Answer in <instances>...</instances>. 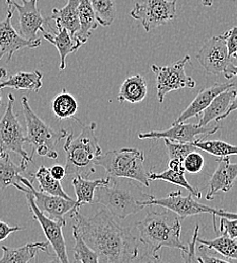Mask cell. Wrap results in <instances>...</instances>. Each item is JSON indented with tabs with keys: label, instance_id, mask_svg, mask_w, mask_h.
<instances>
[{
	"label": "cell",
	"instance_id": "6da1fadb",
	"mask_svg": "<svg viewBox=\"0 0 237 263\" xmlns=\"http://www.w3.org/2000/svg\"><path fill=\"white\" fill-rule=\"evenodd\" d=\"M70 218L75 221L72 230L97 253L100 263H132L137 259L138 238L117 223L107 210H100L93 217L75 212Z\"/></svg>",
	"mask_w": 237,
	"mask_h": 263
},
{
	"label": "cell",
	"instance_id": "7a4b0ae2",
	"mask_svg": "<svg viewBox=\"0 0 237 263\" xmlns=\"http://www.w3.org/2000/svg\"><path fill=\"white\" fill-rule=\"evenodd\" d=\"M140 184L129 178L108 177L105 184L96 190L95 203L102 204L115 218L127 219L140 213L146 202L154 198L144 193Z\"/></svg>",
	"mask_w": 237,
	"mask_h": 263
},
{
	"label": "cell",
	"instance_id": "3957f363",
	"mask_svg": "<svg viewBox=\"0 0 237 263\" xmlns=\"http://www.w3.org/2000/svg\"><path fill=\"white\" fill-rule=\"evenodd\" d=\"M138 231V240L148 246L150 251L156 252L163 247L174 248L186 251L188 245H185L180 239L181 226L178 217L170 212H149L135 225Z\"/></svg>",
	"mask_w": 237,
	"mask_h": 263
},
{
	"label": "cell",
	"instance_id": "277c9868",
	"mask_svg": "<svg viewBox=\"0 0 237 263\" xmlns=\"http://www.w3.org/2000/svg\"><path fill=\"white\" fill-rule=\"evenodd\" d=\"M98 125L92 123L83 127L80 134L74 137L68 134L64 144L66 153L65 171L68 176H81L87 178L96 172V160L102 155L98 137L96 135Z\"/></svg>",
	"mask_w": 237,
	"mask_h": 263
},
{
	"label": "cell",
	"instance_id": "5b68a950",
	"mask_svg": "<svg viewBox=\"0 0 237 263\" xmlns=\"http://www.w3.org/2000/svg\"><path fill=\"white\" fill-rule=\"evenodd\" d=\"M22 106L27 126L26 143L33 147L32 154H30L31 158L34 160V154H38L39 156L56 159L58 157L56 146L67 137L68 132L64 129L56 131L48 126L34 114L26 96L22 98Z\"/></svg>",
	"mask_w": 237,
	"mask_h": 263
},
{
	"label": "cell",
	"instance_id": "8992f818",
	"mask_svg": "<svg viewBox=\"0 0 237 263\" xmlns=\"http://www.w3.org/2000/svg\"><path fill=\"white\" fill-rule=\"evenodd\" d=\"M144 160L143 151L136 148H123L102 154L96 160V166L102 167L108 177L133 179L148 187L150 180L144 167Z\"/></svg>",
	"mask_w": 237,
	"mask_h": 263
},
{
	"label": "cell",
	"instance_id": "52a82bcc",
	"mask_svg": "<svg viewBox=\"0 0 237 263\" xmlns=\"http://www.w3.org/2000/svg\"><path fill=\"white\" fill-rule=\"evenodd\" d=\"M14 103L15 99L13 95L9 93L5 111L0 120V158L5 157L9 153H14L20 155L23 160L30 163L34 160L24 149L26 135L20 123L19 115L13 110Z\"/></svg>",
	"mask_w": 237,
	"mask_h": 263
},
{
	"label": "cell",
	"instance_id": "ba28073f",
	"mask_svg": "<svg viewBox=\"0 0 237 263\" xmlns=\"http://www.w3.org/2000/svg\"><path fill=\"white\" fill-rule=\"evenodd\" d=\"M188 63H191L190 55H186L181 60L170 65H151V70L156 77V92L160 103L170 91L196 87V81L186 73L185 68Z\"/></svg>",
	"mask_w": 237,
	"mask_h": 263
},
{
	"label": "cell",
	"instance_id": "9c48e42d",
	"mask_svg": "<svg viewBox=\"0 0 237 263\" xmlns=\"http://www.w3.org/2000/svg\"><path fill=\"white\" fill-rule=\"evenodd\" d=\"M177 0H140L136 2L130 14L141 22L146 33L166 26L176 15Z\"/></svg>",
	"mask_w": 237,
	"mask_h": 263
},
{
	"label": "cell",
	"instance_id": "30bf717a",
	"mask_svg": "<svg viewBox=\"0 0 237 263\" xmlns=\"http://www.w3.org/2000/svg\"><path fill=\"white\" fill-rule=\"evenodd\" d=\"M25 194H26L30 212L33 216V220L37 221L41 225L42 230L48 240V243L53 247V250L55 251L56 256L59 258L61 263H70L68 258L66 243H65V239L62 231L63 227L66 225V223L51 220L50 218L45 216L37 208L33 196L28 187H26Z\"/></svg>",
	"mask_w": 237,
	"mask_h": 263
},
{
	"label": "cell",
	"instance_id": "8fae6325",
	"mask_svg": "<svg viewBox=\"0 0 237 263\" xmlns=\"http://www.w3.org/2000/svg\"><path fill=\"white\" fill-rule=\"evenodd\" d=\"M38 0H6L9 8L19 12L20 34L29 41L38 40V33H44V26H48L49 18H45L38 8Z\"/></svg>",
	"mask_w": 237,
	"mask_h": 263
},
{
	"label": "cell",
	"instance_id": "7c38bea8",
	"mask_svg": "<svg viewBox=\"0 0 237 263\" xmlns=\"http://www.w3.org/2000/svg\"><path fill=\"white\" fill-rule=\"evenodd\" d=\"M196 58L207 73L214 75L223 73L227 65L231 63L224 35H216L206 41Z\"/></svg>",
	"mask_w": 237,
	"mask_h": 263
},
{
	"label": "cell",
	"instance_id": "4fadbf2b",
	"mask_svg": "<svg viewBox=\"0 0 237 263\" xmlns=\"http://www.w3.org/2000/svg\"><path fill=\"white\" fill-rule=\"evenodd\" d=\"M21 182L22 184H24V186L30 190L37 208L45 216H47L51 220L66 223V220L64 217L65 215H67L68 213H71V211L73 210L75 200L66 199L64 197L52 196V195L39 192L34 190L33 179L30 180L28 178L22 177Z\"/></svg>",
	"mask_w": 237,
	"mask_h": 263
},
{
	"label": "cell",
	"instance_id": "5bb4252c",
	"mask_svg": "<svg viewBox=\"0 0 237 263\" xmlns=\"http://www.w3.org/2000/svg\"><path fill=\"white\" fill-rule=\"evenodd\" d=\"M220 128L219 126L216 127H199L198 125L194 124H174L170 127V129L165 131H151L147 133H140L138 134L139 139H168L172 142L177 143H194L198 138V136L205 135H213L218 131Z\"/></svg>",
	"mask_w": 237,
	"mask_h": 263
},
{
	"label": "cell",
	"instance_id": "9a60e30c",
	"mask_svg": "<svg viewBox=\"0 0 237 263\" xmlns=\"http://www.w3.org/2000/svg\"><path fill=\"white\" fill-rule=\"evenodd\" d=\"M147 205H159L174 213L178 218L185 220L200 214H208V206L198 202L193 195L184 197L180 191H175L161 198H153L146 202Z\"/></svg>",
	"mask_w": 237,
	"mask_h": 263
},
{
	"label": "cell",
	"instance_id": "2e32d148",
	"mask_svg": "<svg viewBox=\"0 0 237 263\" xmlns=\"http://www.w3.org/2000/svg\"><path fill=\"white\" fill-rule=\"evenodd\" d=\"M12 15V9L9 8L5 18L0 22V59L4 55H7L6 62H9L12 59L13 54L22 49H34L41 46V39L35 41L26 40L13 29L11 25Z\"/></svg>",
	"mask_w": 237,
	"mask_h": 263
},
{
	"label": "cell",
	"instance_id": "e0dca14e",
	"mask_svg": "<svg viewBox=\"0 0 237 263\" xmlns=\"http://www.w3.org/2000/svg\"><path fill=\"white\" fill-rule=\"evenodd\" d=\"M237 179V163H231L229 157L218 159V166L210 178L206 199L211 201L215 196L222 193H229Z\"/></svg>",
	"mask_w": 237,
	"mask_h": 263
},
{
	"label": "cell",
	"instance_id": "ac0fdd59",
	"mask_svg": "<svg viewBox=\"0 0 237 263\" xmlns=\"http://www.w3.org/2000/svg\"><path fill=\"white\" fill-rule=\"evenodd\" d=\"M233 82H226V83H215L214 85L202 89L195 99L190 103V105L180 114V116L175 120L174 124H181L186 123L192 118L199 117L204 110L210 105L219 93L225 91L226 89L234 87Z\"/></svg>",
	"mask_w": 237,
	"mask_h": 263
},
{
	"label": "cell",
	"instance_id": "d6986e66",
	"mask_svg": "<svg viewBox=\"0 0 237 263\" xmlns=\"http://www.w3.org/2000/svg\"><path fill=\"white\" fill-rule=\"evenodd\" d=\"M49 245L48 242H34L16 248L2 246L1 249L3 253L0 257V263H30L39 251H44L49 254Z\"/></svg>",
	"mask_w": 237,
	"mask_h": 263
},
{
	"label": "cell",
	"instance_id": "ffe728a7",
	"mask_svg": "<svg viewBox=\"0 0 237 263\" xmlns=\"http://www.w3.org/2000/svg\"><path fill=\"white\" fill-rule=\"evenodd\" d=\"M28 162L22 159L21 164H14L9 156L0 158V190L4 191L9 186H14L19 191L25 193L26 186H22L21 173L28 168Z\"/></svg>",
	"mask_w": 237,
	"mask_h": 263
},
{
	"label": "cell",
	"instance_id": "44dd1931",
	"mask_svg": "<svg viewBox=\"0 0 237 263\" xmlns=\"http://www.w3.org/2000/svg\"><path fill=\"white\" fill-rule=\"evenodd\" d=\"M107 180H108V177H105L102 179H97V180H88L78 175L74 176L72 179V185L74 187V192L77 199L75 201L74 208L71 211L70 215H72L75 212H79V209L83 204L95 203L96 190L100 185L105 184Z\"/></svg>",
	"mask_w": 237,
	"mask_h": 263
},
{
	"label": "cell",
	"instance_id": "7402d4cb",
	"mask_svg": "<svg viewBox=\"0 0 237 263\" xmlns=\"http://www.w3.org/2000/svg\"><path fill=\"white\" fill-rule=\"evenodd\" d=\"M58 33L53 34L51 33H44V39L49 43L53 44L60 55V70L66 68V58L69 54L75 53L82 46V44L75 37L72 36L66 29L57 28Z\"/></svg>",
	"mask_w": 237,
	"mask_h": 263
},
{
	"label": "cell",
	"instance_id": "603a6c76",
	"mask_svg": "<svg viewBox=\"0 0 237 263\" xmlns=\"http://www.w3.org/2000/svg\"><path fill=\"white\" fill-rule=\"evenodd\" d=\"M80 0H67V3L62 8H53L52 15L49 20H53L56 23L57 28L66 29L72 36L79 30V17L78 6Z\"/></svg>",
	"mask_w": 237,
	"mask_h": 263
},
{
	"label": "cell",
	"instance_id": "cb8c5ba5",
	"mask_svg": "<svg viewBox=\"0 0 237 263\" xmlns=\"http://www.w3.org/2000/svg\"><path fill=\"white\" fill-rule=\"evenodd\" d=\"M43 74L34 70L32 72H17L11 75L5 81L0 82V89L13 88L17 90H30L38 92L42 85Z\"/></svg>",
	"mask_w": 237,
	"mask_h": 263
},
{
	"label": "cell",
	"instance_id": "d4e9b609",
	"mask_svg": "<svg viewBox=\"0 0 237 263\" xmlns=\"http://www.w3.org/2000/svg\"><path fill=\"white\" fill-rule=\"evenodd\" d=\"M235 93L236 90L232 88L226 89L225 91L219 93L202 112V118L199 120L197 125L199 127H207L211 122L216 121V119L223 116L231 104Z\"/></svg>",
	"mask_w": 237,
	"mask_h": 263
},
{
	"label": "cell",
	"instance_id": "484cf974",
	"mask_svg": "<svg viewBox=\"0 0 237 263\" xmlns=\"http://www.w3.org/2000/svg\"><path fill=\"white\" fill-rule=\"evenodd\" d=\"M148 92L146 80L140 74H136L124 80L120 87L118 100L123 103L128 101L130 103H138L146 98Z\"/></svg>",
	"mask_w": 237,
	"mask_h": 263
},
{
	"label": "cell",
	"instance_id": "4316f807",
	"mask_svg": "<svg viewBox=\"0 0 237 263\" xmlns=\"http://www.w3.org/2000/svg\"><path fill=\"white\" fill-rule=\"evenodd\" d=\"M78 17L79 30L75 33V37L83 45L92 36V32L97 30L100 26L89 0H80L78 6Z\"/></svg>",
	"mask_w": 237,
	"mask_h": 263
},
{
	"label": "cell",
	"instance_id": "83f0119b",
	"mask_svg": "<svg viewBox=\"0 0 237 263\" xmlns=\"http://www.w3.org/2000/svg\"><path fill=\"white\" fill-rule=\"evenodd\" d=\"M213 240H204L198 237L197 242L208 250H215L222 256L237 260V239L229 237L225 232Z\"/></svg>",
	"mask_w": 237,
	"mask_h": 263
},
{
	"label": "cell",
	"instance_id": "f1b7e54d",
	"mask_svg": "<svg viewBox=\"0 0 237 263\" xmlns=\"http://www.w3.org/2000/svg\"><path fill=\"white\" fill-rule=\"evenodd\" d=\"M52 110L54 116L59 120H76L75 115L78 110V103L75 98L68 93L66 89H62V91L55 97L52 101Z\"/></svg>",
	"mask_w": 237,
	"mask_h": 263
},
{
	"label": "cell",
	"instance_id": "f546056e",
	"mask_svg": "<svg viewBox=\"0 0 237 263\" xmlns=\"http://www.w3.org/2000/svg\"><path fill=\"white\" fill-rule=\"evenodd\" d=\"M34 179H37L40 185V192L48 194V195H52V196H57V197H64L66 199H72L71 197L68 196L67 194L64 192L61 182L57 179H55L51 173H50V169L45 167V166H41L39 167V169L37 170V172L31 175Z\"/></svg>",
	"mask_w": 237,
	"mask_h": 263
},
{
	"label": "cell",
	"instance_id": "4dcf8cb0",
	"mask_svg": "<svg viewBox=\"0 0 237 263\" xmlns=\"http://www.w3.org/2000/svg\"><path fill=\"white\" fill-rule=\"evenodd\" d=\"M192 144L199 150L220 158L237 155V146L221 140H203L199 138Z\"/></svg>",
	"mask_w": 237,
	"mask_h": 263
},
{
	"label": "cell",
	"instance_id": "1f68e13d",
	"mask_svg": "<svg viewBox=\"0 0 237 263\" xmlns=\"http://www.w3.org/2000/svg\"><path fill=\"white\" fill-rule=\"evenodd\" d=\"M148 178H149V180L168 181L170 183L186 189L188 192H190L191 195H193V197H196L197 198L202 197L201 192L198 189H195L194 186H192L187 181V179L185 177V173L177 172V171H174V170L169 168L168 170H165L160 173H155L153 171H150V172H148Z\"/></svg>",
	"mask_w": 237,
	"mask_h": 263
},
{
	"label": "cell",
	"instance_id": "d6a6232c",
	"mask_svg": "<svg viewBox=\"0 0 237 263\" xmlns=\"http://www.w3.org/2000/svg\"><path fill=\"white\" fill-rule=\"evenodd\" d=\"M97 21L102 27H110L115 21L116 5L114 0H89Z\"/></svg>",
	"mask_w": 237,
	"mask_h": 263
},
{
	"label": "cell",
	"instance_id": "836d02e7",
	"mask_svg": "<svg viewBox=\"0 0 237 263\" xmlns=\"http://www.w3.org/2000/svg\"><path fill=\"white\" fill-rule=\"evenodd\" d=\"M72 232L75 240V245L73 248L74 260L81 263H100L97 253L85 244L76 231L72 230Z\"/></svg>",
	"mask_w": 237,
	"mask_h": 263
},
{
	"label": "cell",
	"instance_id": "e575fe53",
	"mask_svg": "<svg viewBox=\"0 0 237 263\" xmlns=\"http://www.w3.org/2000/svg\"><path fill=\"white\" fill-rule=\"evenodd\" d=\"M165 143L168 149L170 159H177L184 161V159L192 152L198 151L199 149L190 143H177L165 139Z\"/></svg>",
	"mask_w": 237,
	"mask_h": 263
},
{
	"label": "cell",
	"instance_id": "d590c367",
	"mask_svg": "<svg viewBox=\"0 0 237 263\" xmlns=\"http://www.w3.org/2000/svg\"><path fill=\"white\" fill-rule=\"evenodd\" d=\"M199 232H200V225H196L192 240L189 242L188 249L186 251H181V256L184 258L185 263H202L200 257H197V248H196Z\"/></svg>",
	"mask_w": 237,
	"mask_h": 263
},
{
	"label": "cell",
	"instance_id": "8d00e7d4",
	"mask_svg": "<svg viewBox=\"0 0 237 263\" xmlns=\"http://www.w3.org/2000/svg\"><path fill=\"white\" fill-rule=\"evenodd\" d=\"M183 163H184L186 172L196 174L203 170L204 166H205V159L198 151H195V152L190 153L184 159Z\"/></svg>",
	"mask_w": 237,
	"mask_h": 263
},
{
	"label": "cell",
	"instance_id": "74e56055",
	"mask_svg": "<svg viewBox=\"0 0 237 263\" xmlns=\"http://www.w3.org/2000/svg\"><path fill=\"white\" fill-rule=\"evenodd\" d=\"M220 232H225L229 237L237 239V219H220Z\"/></svg>",
	"mask_w": 237,
	"mask_h": 263
},
{
	"label": "cell",
	"instance_id": "f35d334b",
	"mask_svg": "<svg viewBox=\"0 0 237 263\" xmlns=\"http://www.w3.org/2000/svg\"><path fill=\"white\" fill-rule=\"evenodd\" d=\"M225 41H226V45H227V49H228V55L230 57L233 56V54L237 51V28H232L231 30L225 32L223 33Z\"/></svg>",
	"mask_w": 237,
	"mask_h": 263
},
{
	"label": "cell",
	"instance_id": "ab89813d",
	"mask_svg": "<svg viewBox=\"0 0 237 263\" xmlns=\"http://www.w3.org/2000/svg\"><path fill=\"white\" fill-rule=\"evenodd\" d=\"M208 214H211L213 216V227L214 231L217 232V225H216V217H220V218H227V219H237V213L233 212H228L226 210H218L215 208H211L208 206Z\"/></svg>",
	"mask_w": 237,
	"mask_h": 263
},
{
	"label": "cell",
	"instance_id": "60d3db41",
	"mask_svg": "<svg viewBox=\"0 0 237 263\" xmlns=\"http://www.w3.org/2000/svg\"><path fill=\"white\" fill-rule=\"evenodd\" d=\"M24 230L23 227L20 226H15V227H10L8 224H6L5 222L0 220V242L4 241L10 234H12L13 232H17V231Z\"/></svg>",
	"mask_w": 237,
	"mask_h": 263
},
{
	"label": "cell",
	"instance_id": "b9f144b4",
	"mask_svg": "<svg viewBox=\"0 0 237 263\" xmlns=\"http://www.w3.org/2000/svg\"><path fill=\"white\" fill-rule=\"evenodd\" d=\"M49 169H50L51 175H52L55 179H57V180H59V181H61V180L66 176L65 168H64L63 166H61V165H54L53 167H51V168H49Z\"/></svg>",
	"mask_w": 237,
	"mask_h": 263
},
{
	"label": "cell",
	"instance_id": "7bdbcfd3",
	"mask_svg": "<svg viewBox=\"0 0 237 263\" xmlns=\"http://www.w3.org/2000/svg\"><path fill=\"white\" fill-rule=\"evenodd\" d=\"M140 263H167L165 262L161 257L159 255H157L156 252H152L149 251L148 253H146L145 255H143V257L141 258Z\"/></svg>",
	"mask_w": 237,
	"mask_h": 263
},
{
	"label": "cell",
	"instance_id": "ee69618b",
	"mask_svg": "<svg viewBox=\"0 0 237 263\" xmlns=\"http://www.w3.org/2000/svg\"><path fill=\"white\" fill-rule=\"evenodd\" d=\"M200 259L202 263H231L229 261H226V260H223V259H219L213 255H209L208 253L206 252H202L201 256H200Z\"/></svg>",
	"mask_w": 237,
	"mask_h": 263
},
{
	"label": "cell",
	"instance_id": "f6af8a7d",
	"mask_svg": "<svg viewBox=\"0 0 237 263\" xmlns=\"http://www.w3.org/2000/svg\"><path fill=\"white\" fill-rule=\"evenodd\" d=\"M223 74H224V76L227 80L232 79L234 76H237V66L234 65L232 62L229 63L227 67L225 68Z\"/></svg>",
	"mask_w": 237,
	"mask_h": 263
},
{
	"label": "cell",
	"instance_id": "bcb514c9",
	"mask_svg": "<svg viewBox=\"0 0 237 263\" xmlns=\"http://www.w3.org/2000/svg\"><path fill=\"white\" fill-rule=\"evenodd\" d=\"M169 167H170V169H172V170H174V171L181 172V173H186V170H185V167H184V163H183L181 160L170 159Z\"/></svg>",
	"mask_w": 237,
	"mask_h": 263
},
{
	"label": "cell",
	"instance_id": "7dc6e473",
	"mask_svg": "<svg viewBox=\"0 0 237 263\" xmlns=\"http://www.w3.org/2000/svg\"><path fill=\"white\" fill-rule=\"evenodd\" d=\"M234 110H237V91L236 93H235V97H234V99L232 100V102H231V104L229 105V107H228V109H227V111L223 115V116H221V117H219L218 119H216V121L215 122H221L222 120H224V119H226L232 111H234Z\"/></svg>",
	"mask_w": 237,
	"mask_h": 263
},
{
	"label": "cell",
	"instance_id": "c3c4849f",
	"mask_svg": "<svg viewBox=\"0 0 237 263\" xmlns=\"http://www.w3.org/2000/svg\"><path fill=\"white\" fill-rule=\"evenodd\" d=\"M6 75H7V71H6L4 68H1V69H0V82H1V80H2Z\"/></svg>",
	"mask_w": 237,
	"mask_h": 263
},
{
	"label": "cell",
	"instance_id": "681fc988",
	"mask_svg": "<svg viewBox=\"0 0 237 263\" xmlns=\"http://www.w3.org/2000/svg\"><path fill=\"white\" fill-rule=\"evenodd\" d=\"M201 1H202L204 6L210 7V6L213 5V0H201Z\"/></svg>",
	"mask_w": 237,
	"mask_h": 263
},
{
	"label": "cell",
	"instance_id": "f907efd6",
	"mask_svg": "<svg viewBox=\"0 0 237 263\" xmlns=\"http://www.w3.org/2000/svg\"><path fill=\"white\" fill-rule=\"evenodd\" d=\"M42 263H61L60 262V260H59V258L57 257V256H55V257H53L51 260H48V261H45V262Z\"/></svg>",
	"mask_w": 237,
	"mask_h": 263
},
{
	"label": "cell",
	"instance_id": "816d5d0a",
	"mask_svg": "<svg viewBox=\"0 0 237 263\" xmlns=\"http://www.w3.org/2000/svg\"><path fill=\"white\" fill-rule=\"evenodd\" d=\"M232 57H234V58H237V51L236 52H235V53H234V54H233V56H232Z\"/></svg>",
	"mask_w": 237,
	"mask_h": 263
},
{
	"label": "cell",
	"instance_id": "f5cc1de1",
	"mask_svg": "<svg viewBox=\"0 0 237 263\" xmlns=\"http://www.w3.org/2000/svg\"><path fill=\"white\" fill-rule=\"evenodd\" d=\"M0 104H1V96H0Z\"/></svg>",
	"mask_w": 237,
	"mask_h": 263
}]
</instances>
